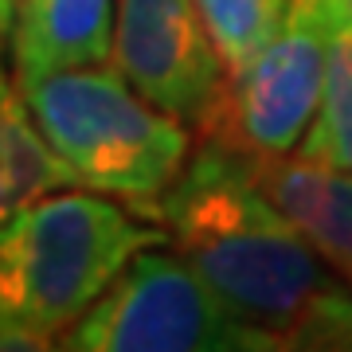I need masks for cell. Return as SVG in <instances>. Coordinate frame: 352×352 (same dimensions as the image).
Segmentation results:
<instances>
[{"mask_svg": "<svg viewBox=\"0 0 352 352\" xmlns=\"http://www.w3.org/2000/svg\"><path fill=\"white\" fill-rule=\"evenodd\" d=\"M153 219L266 349H352V286L254 184L247 157L204 141Z\"/></svg>", "mask_w": 352, "mask_h": 352, "instance_id": "cell-1", "label": "cell"}, {"mask_svg": "<svg viewBox=\"0 0 352 352\" xmlns=\"http://www.w3.org/2000/svg\"><path fill=\"white\" fill-rule=\"evenodd\" d=\"M157 243H168L164 227L106 192H47L0 227V321L39 340L67 333Z\"/></svg>", "mask_w": 352, "mask_h": 352, "instance_id": "cell-2", "label": "cell"}, {"mask_svg": "<svg viewBox=\"0 0 352 352\" xmlns=\"http://www.w3.org/2000/svg\"><path fill=\"white\" fill-rule=\"evenodd\" d=\"M39 133L78 184L153 215L180 168L188 133L180 118L149 102L118 67H63L20 87Z\"/></svg>", "mask_w": 352, "mask_h": 352, "instance_id": "cell-3", "label": "cell"}, {"mask_svg": "<svg viewBox=\"0 0 352 352\" xmlns=\"http://www.w3.org/2000/svg\"><path fill=\"white\" fill-rule=\"evenodd\" d=\"M75 352H263L266 340L223 305L180 251L145 247L75 325Z\"/></svg>", "mask_w": 352, "mask_h": 352, "instance_id": "cell-4", "label": "cell"}, {"mask_svg": "<svg viewBox=\"0 0 352 352\" xmlns=\"http://www.w3.org/2000/svg\"><path fill=\"white\" fill-rule=\"evenodd\" d=\"M333 28L325 0H289L266 47L223 75L200 122L204 141L239 157H282L294 149L321 106Z\"/></svg>", "mask_w": 352, "mask_h": 352, "instance_id": "cell-5", "label": "cell"}, {"mask_svg": "<svg viewBox=\"0 0 352 352\" xmlns=\"http://www.w3.org/2000/svg\"><path fill=\"white\" fill-rule=\"evenodd\" d=\"M113 67L149 102L200 126L212 110L223 59L196 0H118Z\"/></svg>", "mask_w": 352, "mask_h": 352, "instance_id": "cell-6", "label": "cell"}, {"mask_svg": "<svg viewBox=\"0 0 352 352\" xmlns=\"http://www.w3.org/2000/svg\"><path fill=\"white\" fill-rule=\"evenodd\" d=\"M254 184L305 235L340 282L352 286V168L314 157H247Z\"/></svg>", "mask_w": 352, "mask_h": 352, "instance_id": "cell-7", "label": "cell"}, {"mask_svg": "<svg viewBox=\"0 0 352 352\" xmlns=\"http://www.w3.org/2000/svg\"><path fill=\"white\" fill-rule=\"evenodd\" d=\"M113 43V0H16L12 59L16 87L102 63Z\"/></svg>", "mask_w": 352, "mask_h": 352, "instance_id": "cell-8", "label": "cell"}, {"mask_svg": "<svg viewBox=\"0 0 352 352\" xmlns=\"http://www.w3.org/2000/svg\"><path fill=\"white\" fill-rule=\"evenodd\" d=\"M71 184H78V176L47 145L36 118H28L24 94L8 82V71L0 63V227L39 196Z\"/></svg>", "mask_w": 352, "mask_h": 352, "instance_id": "cell-9", "label": "cell"}, {"mask_svg": "<svg viewBox=\"0 0 352 352\" xmlns=\"http://www.w3.org/2000/svg\"><path fill=\"white\" fill-rule=\"evenodd\" d=\"M302 153L337 168H352V28H333L325 90L302 138Z\"/></svg>", "mask_w": 352, "mask_h": 352, "instance_id": "cell-10", "label": "cell"}, {"mask_svg": "<svg viewBox=\"0 0 352 352\" xmlns=\"http://www.w3.org/2000/svg\"><path fill=\"white\" fill-rule=\"evenodd\" d=\"M196 4H200L215 51L223 59V75L251 63L266 47V39L278 32L289 8V0H196Z\"/></svg>", "mask_w": 352, "mask_h": 352, "instance_id": "cell-11", "label": "cell"}, {"mask_svg": "<svg viewBox=\"0 0 352 352\" xmlns=\"http://www.w3.org/2000/svg\"><path fill=\"white\" fill-rule=\"evenodd\" d=\"M329 12H333V24L337 28H352V0H325Z\"/></svg>", "mask_w": 352, "mask_h": 352, "instance_id": "cell-12", "label": "cell"}, {"mask_svg": "<svg viewBox=\"0 0 352 352\" xmlns=\"http://www.w3.org/2000/svg\"><path fill=\"white\" fill-rule=\"evenodd\" d=\"M12 20H16V0H0V43L12 32Z\"/></svg>", "mask_w": 352, "mask_h": 352, "instance_id": "cell-13", "label": "cell"}]
</instances>
